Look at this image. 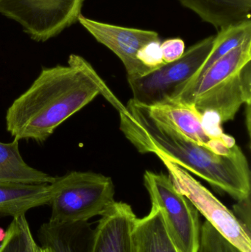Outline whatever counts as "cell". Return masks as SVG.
<instances>
[{
    "label": "cell",
    "mask_w": 251,
    "mask_h": 252,
    "mask_svg": "<svg viewBox=\"0 0 251 252\" xmlns=\"http://www.w3.org/2000/svg\"><path fill=\"white\" fill-rule=\"evenodd\" d=\"M99 94L119 113L125 110L91 63L71 54L67 66L43 67L29 89L13 102L6 113L7 130L17 140L44 143L59 126Z\"/></svg>",
    "instance_id": "1"
},
{
    "label": "cell",
    "mask_w": 251,
    "mask_h": 252,
    "mask_svg": "<svg viewBox=\"0 0 251 252\" xmlns=\"http://www.w3.org/2000/svg\"><path fill=\"white\" fill-rule=\"evenodd\" d=\"M120 112V130L141 154H162L184 170L204 179L237 201L251 197V170L236 144L228 156H220L170 126L153 118L145 106L132 99Z\"/></svg>",
    "instance_id": "2"
},
{
    "label": "cell",
    "mask_w": 251,
    "mask_h": 252,
    "mask_svg": "<svg viewBox=\"0 0 251 252\" xmlns=\"http://www.w3.org/2000/svg\"><path fill=\"white\" fill-rule=\"evenodd\" d=\"M251 36L214 63L202 77L185 104L200 114L215 112L221 123L235 118L251 103Z\"/></svg>",
    "instance_id": "3"
},
{
    "label": "cell",
    "mask_w": 251,
    "mask_h": 252,
    "mask_svg": "<svg viewBox=\"0 0 251 252\" xmlns=\"http://www.w3.org/2000/svg\"><path fill=\"white\" fill-rule=\"evenodd\" d=\"M51 185L50 223L88 221L95 216H101L116 202L112 178L101 173L71 171L56 177Z\"/></svg>",
    "instance_id": "4"
},
{
    "label": "cell",
    "mask_w": 251,
    "mask_h": 252,
    "mask_svg": "<svg viewBox=\"0 0 251 252\" xmlns=\"http://www.w3.org/2000/svg\"><path fill=\"white\" fill-rule=\"evenodd\" d=\"M144 184L152 207L159 209L178 252H197L200 243L199 212L164 173L146 170Z\"/></svg>",
    "instance_id": "5"
},
{
    "label": "cell",
    "mask_w": 251,
    "mask_h": 252,
    "mask_svg": "<svg viewBox=\"0 0 251 252\" xmlns=\"http://www.w3.org/2000/svg\"><path fill=\"white\" fill-rule=\"evenodd\" d=\"M215 35L206 37L187 49L178 60L165 63L144 76L128 78L132 100L151 106L167 101L197 72L207 58Z\"/></svg>",
    "instance_id": "6"
},
{
    "label": "cell",
    "mask_w": 251,
    "mask_h": 252,
    "mask_svg": "<svg viewBox=\"0 0 251 252\" xmlns=\"http://www.w3.org/2000/svg\"><path fill=\"white\" fill-rule=\"evenodd\" d=\"M84 0H0V13L37 42H45L78 22Z\"/></svg>",
    "instance_id": "7"
},
{
    "label": "cell",
    "mask_w": 251,
    "mask_h": 252,
    "mask_svg": "<svg viewBox=\"0 0 251 252\" xmlns=\"http://www.w3.org/2000/svg\"><path fill=\"white\" fill-rule=\"evenodd\" d=\"M165 164L174 186L185 195L222 236L243 252H251V234L246 230L233 212L228 210L207 188L187 170L162 154H156Z\"/></svg>",
    "instance_id": "8"
},
{
    "label": "cell",
    "mask_w": 251,
    "mask_h": 252,
    "mask_svg": "<svg viewBox=\"0 0 251 252\" xmlns=\"http://www.w3.org/2000/svg\"><path fill=\"white\" fill-rule=\"evenodd\" d=\"M78 22L99 43L120 59L126 69L127 76L137 78L151 72L137 59V55L147 43L160 40L157 32L105 23L82 14L78 18Z\"/></svg>",
    "instance_id": "9"
},
{
    "label": "cell",
    "mask_w": 251,
    "mask_h": 252,
    "mask_svg": "<svg viewBox=\"0 0 251 252\" xmlns=\"http://www.w3.org/2000/svg\"><path fill=\"white\" fill-rule=\"evenodd\" d=\"M137 218L131 205L116 201L93 229L90 252H137L133 238Z\"/></svg>",
    "instance_id": "10"
},
{
    "label": "cell",
    "mask_w": 251,
    "mask_h": 252,
    "mask_svg": "<svg viewBox=\"0 0 251 252\" xmlns=\"http://www.w3.org/2000/svg\"><path fill=\"white\" fill-rule=\"evenodd\" d=\"M251 36V20L229 25L218 31L215 35L212 49L203 64L194 75L184 85L180 87L167 101L185 103L205 72L219 59L242 44Z\"/></svg>",
    "instance_id": "11"
},
{
    "label": "cell",
    "mask_w": 251,
    "mask_h": 252,
    "mask_svg": "<svg viewBox=\"0 0 251 252\" xmlns=\"http://www.w3.org/2000/svg\"><path fill=\"white\" fill-rule=\"evenodd\" d=\"M145 107L153 118L200 145L206 146L212 139L203 127L201 114L193 105L166 101Z\"/></svg>",
    "instance_id": "12"
},
{
    "label": "cell",
    "mask_w": 251,
    "mask_h": 252,
    "mask_svg": "<svg viewBox=\"0 0 251 252\" xmlns=\"http://www.w3.org/2000/svg\"><path fill=\"white\" fill-rule=\"evenodd\" d=\"M217 30L251 20V0H179Z\"/></svg>",
    "instance_id": "13"
},
{
    "label": "cell",
    "mask_w": 251,
    "mask_h": 252,
    "mask_svg": "<svg viewBox=\"0 0 251 252\" xmlns=\"http://www.w3.org/2000/svg\"><path fill=\"white\" fill-rule=\"evenodd\" d=\"M53 197L50 185H25L0 182V215L25 216L31 209L50 205Z\"/></svg>",
    "instance_id": "14"
},
{
    "label": "cell",
    "mask_w": 251,
    "mask_h": 252,
    "mask_svg": "<svg viewBox=\"0 0 251 252\" xmlns=\"http://www.w3.org/2000/svg\"><path fill=\"white\" fill-rule=\"evenodd\" d=\"M92 235L88 221L66 224L48 221L40 228L38 238L42 246L55 252H90Z\"/></svg>",
    "instance_id": "15"
},
{
    "label": "cell",
    "mask_w": 251,
    "mask_h": 252,
    "mask_svg": "<svg viewBox=\"0 0 251 252\" xmlns=\"http://www.w3.org/2000/svg\"><path fill=\"white\" fill-rule=\"evenodd\" d=\"M19 141L0 142V182L25 185H50L56 177L28 165L21 155Z\"/></svg>",
    "instance_id": "16"
},
{
    "label": "cell",
    "mask_w": 251,
    "mask_h": 252,
    "mask_svg": "<svg viewBox=\"0 0 251 252\" xmlns=\"http://www.w3.org/2000/svg\"><path fill=\"white\" fill-rule=\"evenodd\" d=\"M133 238L137 252H178L162 213L154 207L147 216L136 219Z\"/></svg>",
    "instance_id": "17"
},
{
    "label": "cell",
    "mask_w": 251,
    "mask_h": 252,
    "mask_svg": "<svg viewBox=\"0 0 251 252\" xmlns=\"http://www.w3.org/2000/svg\"><path fill=\"white\" fill-rule=\"evenodd\" d=\"M39 249L25 216L13 218L0 246V252H39Z\"/></svg>",
    "instance_id": "18"
},
{
    "label": "cell",
    "mask_w": 251,
    "mask_h": 252,
    "mask_svg": "<svg viewBox=\"0 0 251 252\" xmlns=\"http://www.w3.org/2000/svg\"><path fill=\"white\" fill-rule=\"evenodd\" d=\"M197 252H243L225 239L207 220L200 227Z\"/></svg>",
    "instance_id": "19"
},
{
    "label": "cell",
    "mask_w": 251,
    "mask_h": 252,
    "mask_svg": "<svg viewBox=\"0 0 251 252\" xmlns=\"http://www.w3.org/2000/svg\"><path fill=\"white\" fill-rule=\"evenodd\" d=\"M161 42V40L150 41L143 46L137 53V59L152 71L165 64L162 59Z\"/></svg>",
    "instance_id": "20"
},
{
    "label": "cell",
    "mask_w": 251,
    "mask_h": 252,
    "mask_svg": "<svg viewBox=\"0 0 251 252\" xmlns=\"http://www.w3.org/2000/svg\"><path fill=\"white\" fill-rule=\"evenodd\" d=\"M185 42L180 38H168L161 42L162 59L165 63L179 59L185 52Z\"/></svg>",
    "instance_id": "21"
},
{
    "label": "cell",
    "mask_w": 251,
    "mask_h": 252,
    "mask_svg": "<svg viewBox=\"0 0 251 252\" xmlns=\"http://www.w3.org/2000/svg\"><path fill=\"white\" fill-rule=\"evenodd\" d=\"M202 121L205 130L211 137H220L223 133L221 127L223 124L219 116L215 112H208L202 114Z\"/></svg>",
    "instance_id": "22"
},
{
    "label": "cell",
    "mask_w": 251,
    "mask_h": 252,
    "mask_svg": "<svg viewBox=\"0 0 251 252\" xmlns=\"http://www.w3.org/2000/svg\"><path fill=\"white\" fill-rule=\"evenodd\" d=\"M234 214L240 220L243 227L249 233L251 234V197L237 201V204L234 205Z\"/></svg>",
    "instance_id": "23"
},
{
    "label": "cell",
    "mask_w": 251,
    "mask_h": 252,
    "mask_svg": "<svg viewBox=\"0 0 251 252\" xmlns=\"http://www.w3.org/2000/svg\"><path fill=\"white\" fill-rule=\"evenodd\" d=\"M206 146L211 149V151H213L215 154H218L220 156H228L231 154L233 151L232 148H228L223 142L221 140L220 137L212 138L210 139L209 142H208Z\"/></svg>",
    "instance_id": "24"
},
{
    "label": "cell",
    "mask_w": 251,
    "mask_h": 252,
    "mask_svg": "<svg viewBox=\"0 0 251 252\" xmlns=\"http://www.w3.org/2000/svg\"><path fill=\"white\" fill-rule=\"evenodd\" d=\"M224 145L228 148H232L236 145L235 139L230 135L223 133L220 136Z\"/></svg>",
    "instance_id": "25"
},
{
    "label": "cell",
    "mask_w": 251,
    "mask_h": 252,
    "mask_svg": "<svg viewBox=\"0 0 251 252\" xmlns=\"http://www.w3.org/2000/svg\"><path fill=\"white\" fill-rule=\"evenodd\" d=\"M39 252H55L52 250L50 247H47V246H42L40 247Z\"/></svg>",
    "instance_id": "26"
},
{
    "label": "cell",
    "mask_w": 251,
    "mask_h": 252,
    "mask_svg": "<svg viewBox=\"0 0 251 252\" xmlns=\"http://www.w3.org/2000/svg\"><path fill=\"white\" fill-rule=\"evenodd\" d=\"M6 236V232L2 229V228L0 227V243H2L3 241H4V238Z\"/></svg>",
    "instance_id": "27"
}]
</instances>
